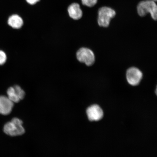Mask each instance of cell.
Instances as JSON below:
<instances>
[{
  "instance_id": "1",
  "label": "cell",
  "mask_w": 157,
  "mask_h": 157,
  "mask_svg": "<svg viewBox=\"0 0 157 157\" xmlns=\"http://www.w3.org/2000/svg\"><path fill=\"white\" fill-rule=\"evenodd\" d=\"M137 11L140 16L143 17L150 13L155 21L157 19V6L152 0H144L140 2L137 6Z\"/></svg>"
},
{
  "instance_id": "2",
  "label": "cell",
  "mask_w": 157,
  "mask_h": 157,
  "mask_svg": "<svg viewBox=\"0 0 157 157\" xmlns=\"http://www.w3.org/2000/svg\"><path fill=\"white\" fill-rule=\"evenodd\" d=\"M23 122L17 118H14L11 121L6 123L4 127V132L11 136H17L24 134L25 129Z\"/></svg>"
},
{
  "instance_id": "3",
  "label": "cell",
  "mask_w": 157,
  "mask_h": 157,
  "mask_svg": "<svg viewBox=\"0 0 157 157\" xmlns=\"http://www.w3.org/2000/svg\"><path fill=\"white\" fill-rule=\"evenodd\" d=\"M116 15L115 11L111 8L103 7L100 8L98 11V24L100 26H109L111 19Z\"/></svg>"
},
{
  "instance_id": "4",
  "label": "cell",
  "mask_w": 157,
  "mask_h": 157,
  "mask_svg": "<svg viewBox=\"0 0 157 157\" xmlns=\"http://www.w3.org/2000/svg\"><path fill=\"white\" fill-rule=\"evenodd\" d=\"M76 57L78 61L88 66L93 65L95 61L93 52L87 48H83L78 50L76 53Z\"/></svg>"
},
{
  "instance_id": "5",
  "label": "cell",
  "mask_w": 157,
  "mask_h": 157,
  "mask_svg": "<svg viewBox=\"0 0 157 157\" xmlns=\"http://www.w3.org/2000/svg\"><path fill=\"white\" fill-rule=\"evenodd\" d=\"M143 77V74L139 69L131 67L127 70L126 78L128 82L132 86H136L140 83Z\"/></svg>"
},
{
  "instance_id": "6",
  "label": "cell",
  "mask_w": 157,
  "mask_h": 157,
  "mask_svg": "<svg viewBox=\"0 0 157 157\" xmlns=\"http://www.w3.org/2000/svg\"><path fill=\"white\" fill-rule=\"evenodd\" d=\"M88 119L91 121H97L102 118L103 112L101 107L97 105L88 107L86 111Z\"/></svg>"
},
{
  "instance_id": "7",
  "label": "cell",
  "mask_w": 157,
  "mask_h": 157,
  "mask_svg": "<svg viewBox=\"0 0 157 157\" xmlns=\"http://www.w3.org/2000/svg\"><path fill=\"white\" fill-rule=\"evenodd\" d=\"M67 11L69 16L74 20H78L83 16V11L79 4L77 3L71 4L67 8Z\"/></svg>"
},
{
  "instance_id": "8",
  "label": "cell",
  "mask_w": 157,
  "mask_h": 157,
  "mask_svg": "<svg viewBox=\"0 0 157 157\" xmlns=\"http://www.w3.org/2000/svg\"><path fill=\"white\" fill-rule=\"evenodd\" d=\"M13 106V103L5 96H0V113L7 115L11 113Z\"/></svg>"
},
{
  "instance_id": "9",
  "label": "cell",
  "mask_w": 157,
  "mask_h": 157,
  "mask_svg": "<svg viewBox=\"0 0 157 157\" xmlns=\"http://www.w3.org/2000/svg\"><path fill=\"white\" fill-rule=\"evenodd\" d=\"M8 24L12 28L16 29H21L24 24V21L22 17L18 14L11 15L8 19Z\"/></svg>"
},
{
  "instance_id": "10",
  "label": "cell",
  "mask_w": 157,
  "mask_h": 157,
  "mask_svg": "<svg viewBox=\"0 0 157 157\" xmlns=\"http://www.w3.org/2000/svg\"><path fill=\"white\" fill-rule=\"evenodd\" d=\"M7 97L13 103H17L20 101L13 87H10L7 91Z\"/></svg>"
},
{
  "instance_id": "11",
  "label": "cell",
  "mask_w": 157,
  "mask_h": 157,
  "mask_svg": "<svg viewBox=\"0 0 157 157\" xmlns=\"http://www.w3.org/2000/svg\"><path fill=\"white\" fill-rule=\"evenodd\" d=\"M13 88H14L15 91L16 92L19 99L20 100L23 99L25 95L24 90L21 89V88L19 86L17 85L13 87Z\"/></svg>"
},
{
  "instance_id": "12",
  "label": "cell",
  "mask_w": 157,
  "mask_h": 157,
  "mask_svg": "<svg viewBox=\"0 0 157 157\" xmlns=\"http://www.w3.org/2000/svg\"><path fill=\"white\" fill-rule=\"evenodd\" d=\"M81 1L82 4L84 6L91 7L97 4L98 0H81Z\"/></svg>"
},
{
  "instance_id": "13",
  "label": "cell",
  "mask_w": 157,
  "mask_h": 157,
  "mask_svg": "<svg viewBox=\"0 0 157 157\" xmlns=\"http://www.w3.org/2000/svg\"><path fill=\"white\" fill-rule=\"evenodd\" d=\"M6 60V55L3 51L0 50V65L4 64Z\"/></svg>"
},
{
  "instance_id": "14",
  "label": "cell",
  "mask_w": 157,
  "mask_h": 157,
  "mask_svg": "<svg viewBox=\"0 0 157 157\" xmlns=\"http://www.w3.org/2000/svg\"><path fill=\"white\" fill-rule=\"evenodd\" d=\"M25 1L28 4L31 6H34L40 2L41 0H25Z\"/></svg>"
},
{
  "instance_id": "15",
  "label": "cell",
  "mask_w": 157,
  "mask_h": 157,
  "mask_svg": "<svg viewBox=\"0 0 157 157\" xmlns=\"http://www.w3.org/2000/svg\"><path fill=\"white\" fill-rule=\"evenodd\" d=\"M152 1H154L155 2H156L157 1V0H152Z\"/></svg>"
}]
</instances>
